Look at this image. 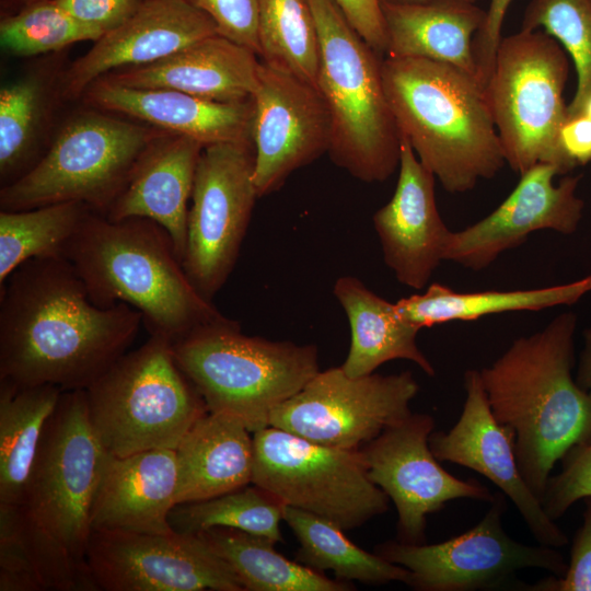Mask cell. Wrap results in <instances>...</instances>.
Here are the masks:
<instances>
[{
  "instance_id": "6da1fadb",
  "label": "cell",
  "mask_w": 591,
  "mask_h": 591,
  "mask_svg": "<svg viewBox=\"0 0 591 591\" xmlns=\"http://www.w3.org/2000/svg\"><path fill=\"white\" fill-rule=\"evenodd\" d=\"M142 316L101 308L63 256L21 264L0 286V380L85 390L135 340Z\"/></svg>"
},
{
  "instance_id": "7a4b0ae2",
  "label": "cell",
  "mask_w": 591,
  "mask_h": 591,
  "mask_svg": "<svg viewBox=\"0 0 591 591\" xmlns=\"http://www.w3.org/2000/svg\"><path fill=\"white\" fill-rule=\"evenodd\" d=\"M577 315L517 338L479 370L496 419L514 432L520 472L541 500L558 461L591 438V394L572 374Z\"/></svg>"
},
{
  "instance_id": "3957f363",
  "label": "cell",
  "mask_w": 591,
  "mask_h": 591,
  "mask_svg": "<svg viewBox=\"0 0 591 591\" xmlns=\"http://www.w3.org/2000/svg\"><path fill=\"white\" fill-rule=\"evenodd\" d=\"M65 257L93 303L135 308L150 335L172 344L227 317L194 287L169 233L150 219L114 221L92 212Z\"/></svg>"
},
{
  "instance_id": "277c9868",
  "label": "cell",
  "mask_w": 591,
  "mask_h": 591,
  "mask_svg": "<svg viewBox=\"0 0 591 591\" xmlns=\"http://www.w3.org/2000/svg\"><path fill=\"white\" fill-rule=\"evenodd\" d=\"M382 78L399 135L449 193L472 190L506 164L476 79L425 58H389Z\"/></svg>"
},
{
  "instance_id": "5b68a950",
  "label": "cell",
  "mask_w": 591,
  "mask_h": 591,
  "mask_svg": "<svg viewBox=\"0 0 591 591\" xmlns=\"http://www.w3.org/2000/svg\"><path fill=\"white\" fill-rule=\"evenodd\" d=\"M320 39L317 90L331 117L333 162L366 183L398 167L401 135L382 78L381 54L349 24L335 0H308Z\"/></svg>"
},
{
  "instance_id": "8992f818",
  "label": "cell",
  "mask_w": 591,
  "mask_h": 591,
  "mask_svg": "<svg viewBox=\"0 0 591 591\" xmlns=\"http://www.w3.org/2000/svg\"><path fill=\"white\" fill-rule=\"evenodd\" d=\"M172 349L208 412L234 416L252 433L268 427L273 410L320 371L314 345L247 336L228 317L194 331Z\"/></svg>"
},
{
  "instance_id": "52a82bcc",
  "label": "cell",
  "mask_w": 591,
  "mask_h": 591,
  "mask_svg": "<svg viewBox=\"0 0 591 591\" xmlns=\"http://www.w3.org/2000/svg\"><path fill=\"white\" fill-rule=\"evenodd\" d=\"M90 424L114 456L175 449L208 408L159 335L127 351L85 389Z\"/></svg>"
},
{
  "instance_id": "ba28073f",
  "label": "cell",
  "mask_w": 591,
  "mask_h": 591,
  "mask_svg": "<svg viewBox=\"0 0 591 591\" xmlns=\"http://www.w3.org/2000/svg\"><path fill=\"white\" fill-rule=\"evenodd\" d=\"M568 72L565 50L544 31L501 37L483 92L506 163L520 175L537 163L557 166L560 175L576 167L559 141Z\"/></svg>"
},
{
  "instance_id": "9c48e42d",
  "label": "cell",
  "mask_w": 591,
  "mask_h": 591,
  "mask_svg": "<svg viewBox=\"0 0 591 591\" xmlns=\"http://www.w3.org/2000/svg\"><path fill=\"white\" fill-rule=\"evenodd\" d=\"M164 132L96 112L81 114L28 172L1 187V210L78 201L105 216L143 151Z\"/></svg>"
},
{
  "instance_id": "30bf717a",
  "label": "cell",
  "mask_w": 591,
  "mask_h": 591,
  "mask_svg": "<svg viewBox=\"0 0 591 591\" xmlns=\"http://www.w3.org/2000/svg\"><path fill=\"white\" fill-rule=\"evenodd\" d=\"M252 484L344 531L363 525L389 508V497L368 476L360 449L311 442L268 426L253 432Z\"/></svg>"
},
{
  "instance_id": "8fae6325",
  "label": "cell",
  "mask_w": 591,
  "mask_h": 591,
  "mask_svg": "<svg viewBox=\"0 0 591 591\" xmlns=\"http://www.w3.org/2000/svg\"><path fill=\"white\" fill-rule=\"evenodd\" d=\"M109 456L90 424L85 390L63 391L43 433L24 505L81 559Z\"/></svg>"
},
{
  "instance_id": "7c38bea8",
  "label": "cell",
  "mask_w": 591,
  "mask_h": 591,
  "mask_svg": "<svg viewBox=\"0 0 591 591\" xmlns=\"http://www.w3.org/2000/svg\"><path fill=\"white\" fill-rule=\"evenodd\" d=\"M506 496L494 494L490 508L472 529L436 544L385 542L376 554L409 571L406 581L419 591L519 590L517 571L544 569L563 576L567 568L555 547L526 545L502 528Z\"/></svg>"
},
{
  "instance_id": "4fadbf2b",
  "label": "cell",
  "mask_w": 591,
  "mask_h": 591,
  "mask_svg": "<svg viewBox=\"0 0 591 591\" xmlns=\"http://www.w3.org/2000/svg\"><path fill=\"white\" fill-rule=\"evenodd\" d=\"M251 142H220L201 151L187 217L182 265L194 287L210 300L236 263L255 200Z\"/></svg>"
},
{
  "instance_id": "5bb4252c",
  "label": "cell",
  "mask_w": 591,
  "mask_h": 591,
  "mask_svg": "<svg viewBox=\"0 0 591 591\" xmlns=\"http://www.w3.org/2000/svg\"><path fill=\"white\" fill-rule=\"evenodd\" d=\"M418 391L410 371L351 378L331 368L278 405L269 426L325 447L360 449L410 415Z\"/></svg>"
},
{
  "instance_id": "9a60e30c",
  "label": "cell",
  "mask_w": 591,
  "mask_h": 591,
  "mask_svg": "<svg viewBox=\"0 0 591 591\" xmlns=\"http://www.w3.org/2000/svg\"><path fill=\"white\" fill-rule=\"evenodd\" d=\"M85 558L100 590L244 591L199 534L94 530Z\"/></svg>"
},
{
  "instance_id": "2e32d148",
  "label": "cell",
  "mask_w": 591,
  "mask_h": 591,
  "mask_svg": "<svg viewBox=\"0 0 591 591\" xmlns=\"http://www.w3.org/2000/svg\"><path fill=\"white\" fill-rule=\"evenodd\" d=\"M433 428L430 415L412 413L360 448L369 478L396 508L402 543H425L427 517L449 501L494 498L478 480L460 479L440 465L429 445Z\"/></svg>"
},
{
  "instance_id": "e0dca14e",
  "label": "cell",
  "mask_w": 591,
  "mask_h": 591,
  "mask_svg": "<svg viewBox=\"0 0 591 591\" xmlns=\"http://www.w3.org/2000/svg\"><path fill=\"white\" fill-rule=\"evenodd\" d=\"M253 101V177L263 197L328 152L331 117L315 86L262 60Z\"/></svg>"
},
{
  "instance_id": "ac0fdd59",
  "label": "cell",
  "mask_w": 591,
  "mask_h": 591,
  "mask_svg": "<svg viewBox=\"0 0 591 591\" xmlns=\"http://www.w3.org/2000/svg\"><path fill=\"white\" fill-rule=\"evenodd\" d=\"M557 175L558 167L549 163H537L522 173L518 185L493 212L451 232L445 262L478 271L524 243L533 232L575 233L584 207L577 196L580 176H565L555 184Z\"/></svg>"
},
{
  "instance_id": "d6986e66",
  "label": "cell",
  "mask_w": 591,
  "mask_h": 591,
  "mask_svg": "<svg viewBox=\"0 0 591 591\" xmlns=\"http://www.w3.org/2000/svg\"><path fill=\"white\" fill-rule=\"evenodd\" d=\"M466 398L455 425L432 432L429 445L440 462L471 468L494 483L512 501L538 544L561 547L565 532L544 511L541 500L524 480L515 456L514 432L494 416L479 370L464 373Z\"/></svg>"
},
{
  "instance_id": "ffe728a7",
  "label": "cell",
  "mask_w": 591,
  "mask_h": 591,
  "mask_svg": "<svg viewBox=\"0 0 591 591\" xmlns=\"http://www.w3.org/2000/svg\"><path fill=\"white\" fill-rule=\"evenodd\" d=\"M398 178L392 198L372 217L383 259L402 285L421 290L445 262L451 230L436 201L434 175L401 136Z\"/></svg>"
},
{
  "instance_id": "44dd1931",
  "label": "cell",
  "mask_w": 591,
  "mask_h": 591,
  "mask_svg": "<svg viewBox=\"0 0 591 591\" xmlns=\"http://www.w3.org/2000/svg\"><path fill=\"white\" fill-rule=\"evenodd\" d=\"M216 34L215 22L187 0H143L131 18L95 40L71 65L65 93L83 95L109 72L157 62Z\"/></svg>"
},
{
  "instance_id": "7402d4cb",
  "label": "cell",
  "mask_w": 591,
  "mask_h": 591,
  "mask_svg": "<svg viewBox=\"0 0 591 591\" xmlns=\"http://www.w3.org/2000/svg\"><path fill=\"white\" fill-rule=\"evenodd\" d=\"M90 105L185 136L204 147L220 142H252L253 97L216 102L172 89H139L104 78L83 93Z\"/></svg>"
},
{
  "instance_id": "603a6c76",
  "label": "cell",
  "mask_w": 591,
  "mask_h": 591,
  "mask_svg": "<svg viewBox=\"0 0 591 591\" xmlns=\"http://www.w3.org/2000/svg\"><path fill=\"white\" fill-rule=\"evenodd\" d=\"M199 141L171 132L157 137L138 160L129 181L107 213L109 220L150 219L169 233L183 262L188 200L204 149Z\"/></svg>"
},
{
  "instance_id": "cb8c5ba5",
  "label": "cell",
  "mask_w": 591,
  "mask_h": 591,
  "mask_svg": "<svg viewBox=\"0 0 591 591\" xmlns=\"http://www.w3.org/2000/svg\"><path fill=\"white\" fill-rule=\"evenodd\" d=\"M258 58L252 49L216 34L157 62L102 78L130 88L172 89L216 102H240L256 91Z\"/></svg>"
},
{
  "instance_id": "d4e9b609",
  "label": "cell",
  "mask_w": 591,
  "mask_h": 591,
  "mask_svg": "<svg viewBox=\"0 0 591 591\" xmlns=\"http://www.w3.org/2000/svg\"><path fill=\"white\" fill-rule=\"evenodd\" d=\"M176 491L175 449L111 455L92 509V531L170 533Z\"/></svg>"
},
{
  "instance_id": "484cf974",
  "label": "cell",
  "mask_w": 591,
  "mask_h": 591,
  "mask_svg": "<svg viewBox=\"0 0 591 591\" xmlns=\"http://www.w3.org/2000/svg\"><path fill=\"white\" fill-rule=\"evenodd\" d=\"M85 559L44 528L24 503L0 502V591H97Z\"/></svg>"
},
{
  "instance_id": "4316f807",
  "label": "cell",
  "mask_w": 591,
  "mask_h": 591,
  "mask_svg": "<svg viewBox=\"0 0 591 591\" xmlns=\"http://www.w3.org/2000/svg\"><path fill=\"white\" fill-rule=\"evenodd\" d=\"M381 5L386 31L385 57H416L448 63L478 81L473 39L485 22L486 11L476 2L426 0Z\"/></svg>"
},
{
  "instance_id": "83f0119b",
  "label": "cell",
  "mask_w": 591,
  "mask_h": 591,
  "mask_svg": "<svg viewBox=\"0 0 591 591\" xmlns=\"http://www.w3.org/2000/svg\"><path fill=\"white\" fill-rule=\"evenodd\" d=\"M176 505L202 501L252 484L253 433L236 417L208 412L175 448Z\"/></svg>"
},
{
  "instance_id": "f1b7e54d",
  "label": "cell",
  "mask_w": 591,
  "mask_h": 591,
  "mask_svg": "<svg viewBox=\"0 0 591 591\" xmlns=\"http://www.w3.org/2000/svg\"><path fill=\"white\" fill-rule=\"evenodd\" d=\"M350 325L351 343L340 366L351 378L374 373L383 363L404 359L433 376L432 363L417 345V326L405 321L395 303L378 296L352 276L339 277L333 288Z\"/></svg>"
},
{
  "instance_id": "f546056e",
  "label": "cell",
  "mask_w": 591,
  "mask_h": 591,
  "mask_svg": "<svg viewBox=\"0 0 591 591\" xmlns=\"http://www.w3.org/2000/svg\"><path fill=\"white\" fill-rule=\"evenodd\" d=\"M591 292V275L567 283L517 290L460 292L433 282L424 293L399 299V315L418 328L453 321H475L486 315L541 311L571 305Z\"/></svg>"
},
{
  "instance_id": "4dcf8cb0",
  "label": "cell",
  "mask_w": 591,
  "mask_h": 591,
  "mask_svg": "<svg viewBox=\"0 0 591 591\" xmlns=\"http://www.w3.org/2000/svg\"><path fill=\"white\" fill-rule=\"evenodd\" d=\"M62 390L0 380V502L24 503L45 428Z\"/></svg>"
},
{
  "instance_id": "1f68e13d",
  "label": "cell",
  "mask_w": 591,
  "mask_h": 591,
  "mask_svg": "<svg viewBox=\"0 0 591 591\" xmlns=\"http://www.w3.org/2000/svg\"><path fill=\"white\" fill-rule=\"evenodd\" d=\"M232 568L244 591H348L350 582L332 580L318 570L290 560L276 542L242 530L215 526L198 533Z\"/></svg>"
},
{
  "instance_id": "d6a6232c",
  "label": "cell",
  "mask_w": 591,
  "mask_h": 591,
  "mask_svg": "<svg viewBox=\"0 0 591 591\" xmlns=\"http://www.w3.org/2000/svg\"><path fill=\"white\" fill-rule=\"evenodd\" d=\"M283 521L300 543L299 561L310 568L332 570L341 581L370 584L406 583L409 577L406 568L360 548L343 529L322 517L285 505Z\"/></svg>"
},
{
  "instance_id": "836d02e7",
  "label": "cell",
  "mask_w": 591,
  "mask_h": 591,
  "mask_svg": "<svg viewBox=\"0 0 591 591\" xmlns=\"http://www.w3.org/2000/svg\"><path fill=\"white\" fill-rule=\"evenodd\" d=\"M94 212L78 201L25 210L0 211V286L21 264L36 257H65V252Z\"/></svg>"
},
{
  "instance_id": "e575fe53",
  "label": "cell",
  "mask_w": 591,
  "mask_h": 591,
  "mask_svg": "<svg viewBox=\"0 0 591 591\" xmlns=\"http://www.w3.org/2000/svg\"><path fill=\"white\" fill-rule=\"evenodd\" d=\"M259 58L317 89L320 39L308 0H257Z\"/></svg>"
},
{
  "instance_id": "d590c367",
  "label": "cell",
  "mask_w": 591,
  "mask_h": 591,
  "mask_svg": "<svg viewBox=\"0 0 591 591\" xmlns=\"http://www.w3.org/2000/svg\"><path fill=\"white\" fill-rule=\"evenodd\" d=\"M285 503L268 490L252 484L202 501L176 505L170 513L171 528L198 534L215 526L242 530L281 542L280 522Z\"/></svg>"
},
{
  "instance_id": "8d00e7d4",
  "label": "cell",
  "mask_w": 591,
  "mask_h": 591,
  "mask_svg": "<svg viewBox=\"0 0 591 591\" xmlns=\"http://www.w3.org/2000/svg\"><path fill=\"white\" fill-rule=\"evenodd\" d=\"M521 30L544 31L572 58L577 89L568 104V116L581 114L591 95V0H532Z\"/></svg>"
},
{
  "instance_id": "74e56055",
  "label": "cell",
  "mask_w": 591,
  "mask_h": 591,
  "mask_svg": "<svg viewBox=\"0 0 591 591\" xmlns=\"http://www.w3.org/2000/svg\"><path fill=\"white\" fill-rule=\"evenodd\" d=\"M101 36L73 19L57 0H36L7 14L0 23L1 46L15 56H35Z\"/></svg>"
},
{
  "instance_id": "f35d334b",
  "label": "cell",
  "mask_w": 591,
  "mask_h": 591,
  "mask_svg": "<svg viewBox=\"0 0 591 591\" xmlns=\"http://www.w3.org/2000/svg\"><path fill=\"white\" fill-rule=\"evenodd\" d=\"M43 109V91L33 79L0 90V176L7 186L32 167V149Z\"/></svg>"
},
{
  "instance_id": "ab89813d",
  "label": "cell",
  "mask_w": 591,
  "mask_h": 591,
  "mask_svg": "<svg viewBox=\"0 0 591 591\" xmlns=\"http://www.w3.org/2000/svg\"><path fill=\"white\" fill-rule=\"evenodd\" d=\"M561 462L560 473L549 477L541 499L544 511L554 521L575 502L591 497V438L572 448Z\"/></svg>"
},
{
  "instance_id": "60d3db41",
  "label": "cell",
  "mask_w": 591,
  "mask_h": 591,
  "mask_svg": "<svg viewBox=\"0 0 591 591\" xmlns=\"http://www.w3.org/2000/svg\"><path fill=\"white\" fill-rule=\"evenodd\" d=\"M206 13L218 33L234 40L259 57L257 0H187Z\"/></svg>"
},
{
  "instance_id": "b9f144b4",
  "label": "cell",
  "mask_w": 591,
  "mask_h": 591,
  "mask_svg": "<svg viewBox=\"0 0 591 591\" xmlns=\"http://www.w3.org/2000/svg\"><path fill=\"white\" fill-rule=\"evenodd\" d=\"M584 512L577 530L566 571L558 577L551 575L535 583H522V591H591V497L583 499Z\"/></svg>"
},
{
  "instance_id": "7bdbcfd3",
  "label": "cell",
  "mask_w": 591,
  "mask_h": 591,
  "mask_svg": "<svg viewBox=\"0 0 591 591\" xmlns=\"http://www.w3.org/2000/svg\"><path fill=\"white\" fill-rule=\"evenodd\" d=\"M143 0H57L79 23L101 37L124 24Z\"/></svg>"
},
{
  "instance_id": "ee69618b",
  "label": "cell",
  "mask_w": 591,
  "mask_h": 591,
  "mask_svg": "<svg viewBox=\"0 0 591 591\" xmlns=\"http://www.w3.org/2000/svg\"><path fill=\"white\" fill-rule=\"evenodd\" d=\"M512 0H490L483 26L473 39V55L482 88L487 82L501 40V27Z\"/></svg>"
},
{
  "instance_id": "f6af8a7d",
  "label": "cell",
  "mask_w": 591,
  "mask_h": 591,
  "mask_svg": "<svg viewBox=\"0 0 591 591\" xmlns=\"http://www.w3.org/2000/svg\"><path fill=\"white\" fill-rule=\"evenodd\" d=\"M355 31L379 54L386 50V31L380 0H335Z\"/></svg>"
},
{
  "instance_id": "bcb514c9",
  "label": "cell",
  "mask_w": 591,
  "mask_h": 591,
  "mask_svg": "<svg viewBox=\"0 0 591 591\" xmlns=\"http://www.w3.org/2000/svg\"><path fill=\"white\" fill-rule=\"evenodd\" d=\"M560 146L577 165H584L591 161V118L584 113L568 116L560 128Z\"/></svg>"
},
{
  "instance_id": "7dc6e473",
  "label": "cell",
  "mask_w": 591,
  "mask_h": 591,
  "mask_svg": "<svg viewBox=\"0 0 591 591\" xmlns=\"http://www.w3.org/2000/svg\"><path fill=\"white\" fill-rule=\"evenodd\" d=\"M575 378L577 383L591 394V325L583 332V347Z\"/></svg>"
},
{
  "instance_id": "c3c4849f",
  "label": "cell",
  "mask_w": 591,
  "mask_h": 591,
  "mask_svg": "<svg viewBox=\"0 0 591 591\" xmlns=\"http://www.w3.org/2000/svg\"><path fill=\"white\" fill-rule=\"evenodd\" d=\"M381 3H390V4H412V3H419L426 0H380ZM473 2H476L477 0H471Z\"/></svg>"
},
{
  "instance_id": "681fc988",
  "label": "cell",
  "mask_w": 591,
  "mask_h": 591,
  "mask_svg": "<svg viewBox=\"0 0 591 591\" xmlns=\"http://www.w3.org/2000/svg\"><path fill=\"white\" fill-rule=\"evenodd\" d=\"M5 1H10L12 4H16V10L15 11H18L23 5H25V4L30 3V2L36 1V0H5Z\"/></svg>"
},
{
  "instance_id": "f907efd6",
  "label": "cell",
  "mask_w": 591,
  "mask_h": 591,
  "mask_svg": "<svg viewBox=\"0 0 591 591\" xmlns=\"http://www.w3.org/2000/svg\"><path fill=\"white\" fill-rule=\"evenodd\" d=\"M582 113H584L586 115H588L591 118V95L587 100V102H586V104L583 106Z\"/></svg>"
}]
</instances>
